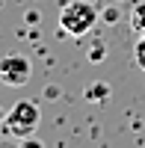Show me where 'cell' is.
<instances>
[{
	"label": "cell",
	"instance_id": "1",
	"mask_svg": "<svg viewBox=\"0 0 145 148\" xmlns=\"http://www.w3.org/2000/svg\"><path fill=\"white\" fill-rule=\"evenodd\" d=\"M98 24V6L89 3V0H71L59 9V30L65 36H89Z\"/></svg>",
	"mask_w": 145,
	"mask_h": 148
},
{
	"label": "cell",
	"instance_id": "2",
	"mask_svg": "<svg viewBox=\"0 0 145 148\" xmlns=\"http://www.w3.org/2000/svg\"><path fill=\"white\" fill-rule=\"evenodd\" d=\"M39 125H42V110H39V104H36L33 98H24V101H18L6 113L3 130L9 133V136L24 139V136H30V133H36Z\"/></svg>",
	"mask_w": 145,
	"mask_h": 148
},
{
	"label": "cell",
	"instance_id": "3",
	"mask_svg": "<svg viewBox=\"0 0 145 148\" xmlns=\"http://www.w3.org/2000/svg\"><path fill=\"white\" fill-rule=\"evenodd\" d=\"M30 77H33V65H30V59L24 53H6V56H0V83H3V86L18 89V86H27Z\"/></svg>",
	"mask_w": 145,
	"mask_h": 148
},
{
	"label": "cell",
	"instance_id": "4",
	"mask_svg": "<svg viewBox=\"0 0 145 148\" xmlns=\"http://www.w3.org/2000/svg\"><path fill=\"white\" fill-rule=\"evenodd\" d=\"M130 30L136 36H145V0L130 9Z\"/></svg>",
	"mask_w": 145,
	"mask_h": 148
},
{
	"label": "cell",
	"instance_id": "5",
	"mask_svg": "<svg viewBox=\"0 0 145 148\" xmlns=\"http://www.w3.org/2000/svg\"><path fill=\"white\" fill-rule=\"evenodd\" d=\"M136 53H145V36H139V42H136Z\"/></svg>",
	"mask_w": 145,
	"mask_h": 148
},
{
	"label": "cell",
	"instance_id": "6",
	"mask_svg": "<svg viewBox=\"0 0 145 148\" xmlns=\"http://www.w3.org/2000/svg\"><path fill=\"white\" fill-rule=\"evenodd\" d=\"M136 62H139V68L145 71V53H136Z\"/></svg>",
	"mask_w": 145,
	"mask_h": 148
},
{
	"label": "cell",
	"instance_id": "7",
	"mask_svg": "<svg viewBox=\"0 0 145 148\" xmlns=\"http://www.w3.org/2000/svg\"><path fill=\"white\" fill-rule=\"evenodd\" d=\"M3 121H6V113H3V110H0V127H3Z\"/></svg>",
	"mask_w": 145,
	"mask_h": 148
}]
</instances>
